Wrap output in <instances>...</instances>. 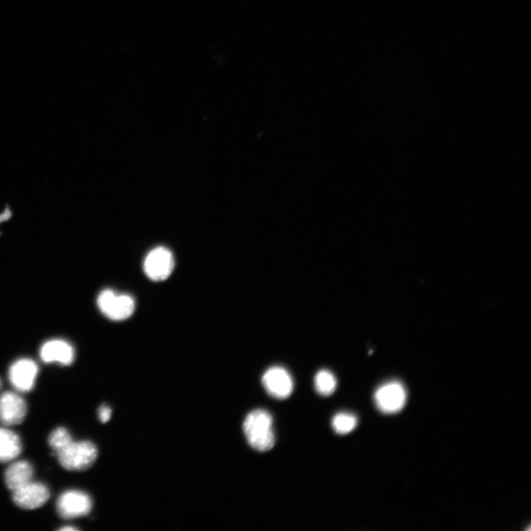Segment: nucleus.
Instances as JSON below:
<instances>
[{"label":"nucleus","mask_w":531,"mask_h":531,"mask_svg":"<svg viewBox=\"0 0 531 531\" xmlns=\"http://www.w3.org/2000/svg\"><path fill=\"white\" fill-rule=\"evenodd\" d=\"M273 424V417L268 411L256 409L249 412L243 425L249 446L261 452L271 450L275 444Z\"/></svg>","instance_id":"obj_1"},{"label":"nucleus","mask_w":531,"mask_h":531,"mask_svg":"<svg viewBox=\"0 0 531 531\" xmlns=\"http://www.w3.org/2000/svg\"><path fill=\"white\" fill-rule=\"evenodd\" d=\"M55 455L64 468L81 471L94 464L98 457V450L91 441H72L68 447Z\"/></svg>","instance_id":"obj_2"},{"label":"nucleus","mask_w":531,"mask_h":531,"mask_svg":"<svg viewBox=\"0 0 531 531\" xmlns=\"http://www.w3.org/2000/svg\"><path fill=\"white\" fill-rule=\"evenodd\" d=\"M97 303L103 315L116 321L130 317L136 309L135 300L130 295L118 294L111 289L102 291L98 295Z\"/></svg>","instance_id":"obj_3"},{"label":"nucleus","mask_w":531,"mask_h":531,"mask_svg":"<svg viewBox=\"0 0 531 531\" xmlns=\"http://www.w3.org/2000/svg\"><path fill=\"white\" fill-rule=\"evenodd\" d=\"M93 501L90 496L80 491H67L59 497L56 509L59 516L66 520L82 518L91 512Z\"/></svg>","instance_id":"obj_4"},{"label":"nucleus","mask_w":531,"mask_h":531,"mask_svg":"<svg viewBox=\"0 0 531 531\" xmlns=\"http://www.w3.org/2000/svg\"><path fill=\"white\" fill-rule=\"evenodd\" d=\"M377 408L383 413L392 414L400 412L407 402V391L402 383L390 381L380 386L374 394Z\"/></svg>","instance_id":"obj_5"},{"label":"nucleus","mask_w":531,"mask_h":531,"mask_svg":"<svg viewBox=\"0 0 531 531\" xmlns=\"http://www.w3.org/2000/svg\"><path fill=\"white\" fill-rule=\"evenodd\" d=\"M174 268V258L171 251L159 247L147 255L144 263V272L154 282L166 280Z\"/></svg>","instance_id":"obj_6"},{"label":"nucleus","mask_w":531,"mask_h":531,"mask_svg":"<svg viewBox=\"0 0 531 531\" xmlns=\"http://www.w3.org/2000/svg\"><path fill=\"white\" fill-rule=\"evenodd\" d=\"M50 495L46 485L31 481L13 492V500L22 509L33 510L46 504Z\"/></svg>","instance_id":"obj_7"},{"label":"nucleus","mask_w":531,"mask_h":531,"mask_svg":"<svg viewBox=\"0 0 531 531\" xmlns=\"http://www.w3.org/2000/svg\"><path fill=\"white\" fill-rule=\"evenodd\" d=\"M263 386L272 397L286 400L294 390V381L290 374L282 367H273L262 377Z\"/></svg>","instance_id":"obj_8"},{"label":"nucleus","mask_w":531,"mask_h":531,"mask_svg":"<svg viewBox=\"0 0 531 531\" xmlns=\"http://www.w3.org/2000/svg\"><path fill=\"white\" fill-rule=\"evenodd\" d=\"M39 372L37 364L29 359H21L12 364L8 376L12 386L20 392L31 391Z\"/></svg>","instance_id":"obj_9"},{"label":"nucleus","mask_w":531,"mask_h":531,"mask_svg":"<svg viewBox=\"0 0 531 531\" xmlns=\"http://www.w3.org/2000/svg\"><path fill=\"white\" fill-rule=\"evenodd\" d=\"M27 414L24 398L13 392H6L0 396V421L5 426L22 423Z\"/></svg>","instance_id":"obj_10"},{"label":"nucleus","mask_w":531,"mask_h":531,"mask_svg":"<svg viewBox=\"0 0 531 531\" xmlns=\"http://www.w3.org/2000/svg\"><path fill=\"white\" fill-rule=\"evenodd\" d=\"M40 358L46 363L70 365L75 359V350L63 339H51L41 347Z\"/></svg>","instance_id":"obj_11"},{"label":"nucleus","mask_w":531,"mask_h":531,"mask_svg":"<svg viewBox=\"0 0 531 531\" xmlns=\"http://www.w3.org/2000/svg\"><path fill=\"white\" fill-rule=\"evenodd\" d=\"M34 468L31 464L21 461L11 464L5 473V482L12 492L32 481Z\"/></svg>","instance_id":"obj_12"},{"label":"nucleus","mask_w":531,"mask_h":531,"mask_svg":"<svg viewBox=\"0 0 531 531\" xmlns=\"http://www.w3.org/2000/svg\"><path fill=\"white\" fill-rule=\"evenodd\" d=\"M22 448V442L18 434L0 427V463L17 459Z\"/></svg>","instance_id":"obj_13"},{"label":"nucleus","mask_w":531,"mask_h":531,"mask_svg":"<svg viewBox=\"0 0 531 531\" xmlns=\"http://www.w3.org/2000/svg\"><path fill=\"white\" fill-rule=\"evenodd\" d=\"M358 424L355 415L348 412L338 413L332 419V427L336 433L347 435L357 427Z\"/></svg>","instance_id":"obj_14"},{"label":"nucleus","mask_w":531,"mask_h":531,"mask_svg":"<svg viewBox=\"0 0 531 531\" xmlns=\"http://www.w3.org/2000/svg\"><path fill=\"white\" fill-rule=\"evenodd\" d=\"M315 387L320 395L329 396L336 391V379L329 371H320L315 378Z\"/></svg>","instance_id":"obj_15"},{"label":"nucleus","mask_w":531,"mask_h":531,"mask_svg":"<svg viewBox=\"0 0 531 531\" xmlns=\"http://www.w3.org/2000/svg\"><path fill=\"white\" fill-rule=\"evenodd\" d=\"M73 441L70 433L64 427H58L49 436L48 442L56 454L68 447Z\"/></svg>","instance_id":"obj_16"},{"label":"nucleus","mask_w":531,"mask_h":531,"mask_svg":"<svg viewBox=\"0 0 531 531\" xmlns=\"http://www.w3.org/2000/svg\"><path fill=\"white\" fill-rule=\"evenodd\" d=\"M112 417V409L107 405L101 406L98 409V417L102 423H107Z\"/></svg>","instance_id":"obj_17"},{"label":"nucleus","mask_w":531,"mask_h":531,"mask_svg":"<svg viewBox=\"0 0 531 531\" xmlns=\"http://www.w3.org/2000/svg\"><path fill=\"white\" fill-rule=\"evenodd\" d=\"M77 530L78 529L75 527H65L60 529V530H63V531H67V530L72 531V530Z\"/></svg>","instance_id":"obj_18"},{"label":"nucleus","mask_w":531,"mask_h":531,"mask_svg":"<svg viewBox=\"0 0 531 531\" xmlns=\"http://www.w3.org/2000/svg\"><path fill=\"white\" fill-rule=\"evenodd\" d=\"M1 386H2V383H1V380H0V388H1Z\"/></svg>","instance_id":"obj_19"}]
</instances>
